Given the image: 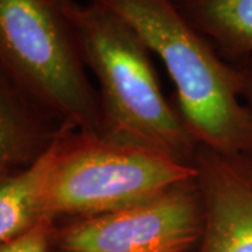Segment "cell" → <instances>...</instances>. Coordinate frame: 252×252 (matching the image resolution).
Listing matches in <instances>:
<instances>
[{
    "mask_svg": "<svg viewBox=\"0 0 252 252\" xmlns=\"http://www.w3.org/2000/svg\"><path fill=\"white\" fill-rule=\"evenodd\" d=\"M124 18L161 59L184 124L199 144L252 156V111L241 72L189 24L174 0H89Z\"/></svg>",
    "mask_w": 252,
    "mask_h": 252,
    "instance_id": "obj_2",
    "label": "cell"
},
{
    "mask_svg": "<svg viewBox=\"0 0 252 252\" xmlns=\"http://www.w3.org/2000/svg\"><path fill=\"white\" fill-rule=\"evenodd\" d=\"M67 0H0V70L63 124L102 135Z\"/></svg>",
    "mask_w": 252,
    "mask_h": 252,
    "instance_id": "obj_3",
    "label": "cell"
},
{
    "mask_svg": "<svg viewBox=\"0 0 252 252\" xmlns=\"http://www.w3.org/2000/svg\"><path fill=\"white\" fill-rule=\"evenodd\" d=\"M55 220L44 219L24 234L0 245V252H51Z\"/></svg>",
    "mask_w": 252,
    "mask_h": 252,
    "instance_id": "obj_10",
    "label": "cell"
},
{
    "mask_svg": "<svg viewBox=\"0 0 252 252\" xmlns=\"http://www.w3.org/2000/svg\"><path fill=\"white\" fill-rule=\"evenodd\" d=\"M192 167L205 213L198 252H252V156L199 144Z\"/></svg>",
    "mask_w": 252,
    "mask_h": 252,
    "instance_id": "obj_6",
    "label": "cell"
},
{
    "mask_svg": "<svg viewBox=\"0 0 252 252\" xmlns=\"http://www.w3.org/2000/svg\"><path fill=\"white\" fill-rule=\"evenodd\" d=\"M52 144L31 165L0 175V245L48 219L44 198Z\"/></svg>",
    "mask_w": 252,
    "mask_h": 252,
    "instance_id": "obj_9",
    "label": "cell"
},
{
    "mask_svg": "<svg viewBox=\"0 0 252 252\" xmlns=\"http://www.w3.org/2000/svg\"><path fill=\"white\" fill-rule=\"evenodd\" d=\"M203 230L195 177L136 206L56 220L51 252H198Z\"/></svg>",
    "mask_w": 252,
    "mask_h": 252,
    "instance_id": "obj_5",
    "label": "cell"
},
{
    "mask_svg": "<svg viewBox=\"0 0 252 252\" xmlns=\"http://www.w3.org/2000/svg\"><path fill=\"white\" fill-rule=\"evenodd\" d=\"M64 125L0 70V175L35 162Z\"/></svg>",
    "mask_w": 252,
    "mask_h": 252,
    "instance_id": "obj_7",
    "label": "cell"
},
{
    "mask_svg": "<svg viewBox=\"0 0 252 252\" xmlns=\"http://www.w3.org/2000/svg\"><path fill=\"white\" fill-rule=\"evenodd\" d=\"M227 62L252 58V0H174Z\"/></svg>",
    "mask_w": 252,
    "mask_h": 252,
    "instance_id": "obj_8",
    "label": "cell"
},
{
    "mask_svg": "<svg viewBox=\"0 0 252 252\" xmlns=\"http://www.w3.org/2000/svg\"><path fill=\"white\" fill-rule=\"evenodd\" d=\"M238 66L241 72V98L244 102L250 107L252 111V58L250 59H243L238 62H233Z\"/></svg>",
    "mask_w": 252,
    "mask_h": 252,
    "instance_id": "obj_11",
    "label": "cell"
},
{
    "mask_svg": "<svg viewBox=\"0 0 252 252\" xmlns=\"http://www.w3.org/2000/svg\"><path fill=\"white\" fill-rule=\"evenodd\" d=\"M81 58L97 80L102 135L190 165L199 143L165 98L152 51L124 18L95 4L67 0Z\"/></svg>",
    "mask_w": 252,
    "mask_h": 252,
    "instance_id": "obj_1",
    "label": "cell"
},
{
    "mask_svg": "<svg viewBox=\"0 0 252 252\" xmlns=\"http://www.w3.org/2000/svg\"><path fill=\"white\" fill-rule=\"evenodd\" d=\"M195 177L193 167L158 152L64 125L52 144L45 215L56 221L117 212Z\"/></svg>",
    "mask_w": 252,
    "mask_h": 252,
    "instance_id": "obj_4",
    "label": "cell"
}]
</instances>
